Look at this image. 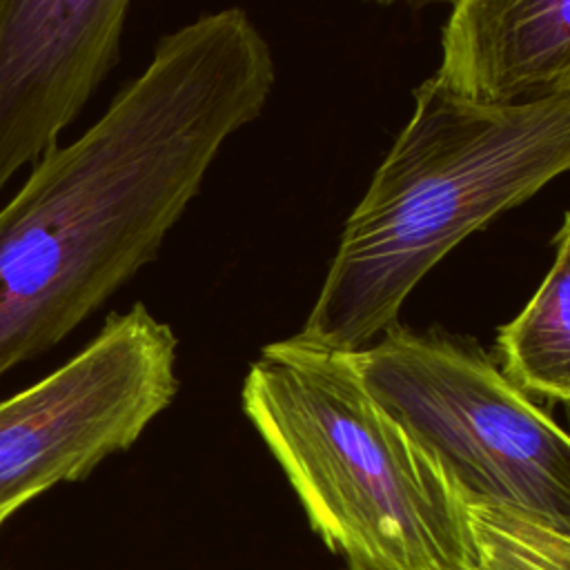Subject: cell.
I'll list each match as a JSON object with an SVG mask.
<instances>
[{
  "mask_svg": "<svg viewBox=\"0 0 570 570\" xmlns=\"http://www.w3.org/2000/svg\"><path fill=\"white\" fill-rule=\"evenodd\" d=\"M276 82L240 7L160 36L78 138L56 145L0 207V376L89 318L151 263L227 140Z\"/></svg>",
  "mask_w": 570,
  "mask_h": 570,
  "instance_id": "obj_1",
  "label": "cell"
},
{
  "mask_svg": "<svg viewBox=\"0 0 570 570\" xmlns=\"http://www.w3.org/2000/svg\"><path fill=\"white\" fill-rule=\"evenodd\" d=\"M345 218L316 301L294 334L358 352L399 323L416 285L468 236L570 167V94L485 105L434 73Z\"/></svg>",
  "mask_w": 570,
  "mask_h": 570,
  "instance_id": "obj_2",
  "label": "cell"
},
{
  "mask_svg": "<svg viewBox=\"0 0 570 570\" xmlns=\"http://www.w3.org/2000/svg\"><path fill=\"white\" fill-rule=\"evenodd\" d=\"M240 403L347 570H483L492 543L552 532L472 501L365 392L343 352L296 336L265 345Z\"/></svg>",
  "mask_w": 570,
  "mask_h": 570,
  "instance_id": "obj_3",
  "label": "cell"
},
{
  "mask_svg": "<svg viewBox=\"0 0 570 570\" xmlns=\"http://www.w3.org/2000/svg\"><path fill=\"white\" fill-rule=\"evenodd\" d=\"M347 358L472 501L570 537V439L472 336L394 323Z\"/></svg>",
  "mask_w": 570,
  "mask_h": 570,
  "instance_id": "obj_4",
  "label": "cell"
},
{
  "mask_svg": "<svg viewBox=\"0 0 570 570\" xmlns=\"http://www.w3.org/2000/svg\"><path fill=\"white\" fill-rule=\"evenodd\" d=\"M178 338L145 303L111 312L60 367L0 401V525L129 450L174 401Z\"/></svg>",
  "mask_w": 570,
  "mask_h": 570,
  "instance_id": "obj_5",
  "label": "cell"
},
{
  "mask_svg": "<svg viewBox=\"0 0 570 570\" xmlns=\"http://www.w3.org/2000/svg\"><path fill=\"white\" fill-rule=\"evenodd\" d=\"M134 0H0V191L51 151L120 56Z\"/></svg>",
  "mask_w": 570,
  "mask_h": 570,
  "instance_id": "obj_6",
  "label": "cell"
},
{
  "mask_svg": "<svg viewBox=\"0 0 570 570\" xmlns=\"http://www.w3.org/2000/svg\"><path fill=\"white\" fill-rule=\"evenodd\" d=\"M434 76L485 105L570 94V0H452Z\"/></svg>",
  "mask_w": 570,
  "mask_h": 570,
  "instance_id": "obj_7",
  "label": "cell"
},
{
  "mask_svg": "<svg viewBox=\"0 0 570 570\" xmlns=\"http://www.w3.org/2000/svg\"><path fill=\"white\" fill-rule=\"evenodd\" d=\"M552 263L525 307L497 330V365L530 399H570V216L552 238Z\"/></svg>",
  "mask_w": 570,
  "mask_h": 570,
  "instance_id": "obj_8",
  "label": "cell"
},
{
  "mask_svg": "<svg viewBox=\"0 0 570 570\" xmlns=\"http://www.w3.org/2000/svg\"><path fill=\"white\" fill-rule=\"evenodd\" d=\"M483 570H570V537L512 534L490 546Z\"/></svg>",
  "mask_w": 570,
  "mask_h": 570,
  "instance_id": "obj_9",
  "label": "cell"
},
{
  "mask_svg": "<svg viewBox=\"0 0 570 570\" xmlns=\"http://www.w3.org/2000/svg\"><path fill=\"white\" fill-rule=\"evenodd\" d=\"M372 2H383V4H392V2H401V0H372ZM412 2H425V0H412ZM434 2H452V0H434Z\"/></svg>",
  "mask_w": 570,
  "mask_h": 570,
  "instance_id": "obj_10",
  "label": "cell"
}]
</instances>
